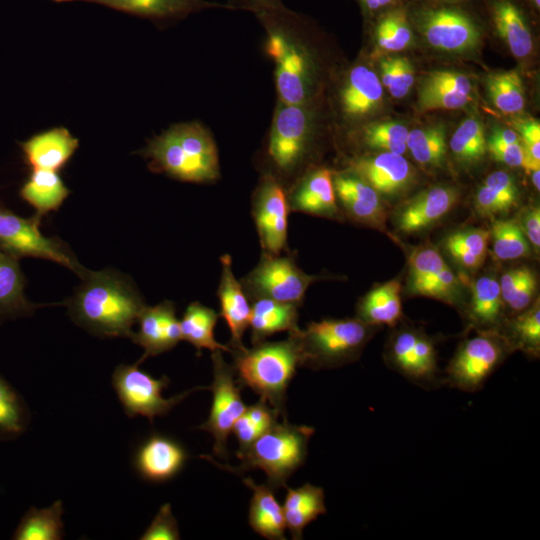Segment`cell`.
<instances>
[{
    "label": "cell",
    "mask_w": 540,
    "mask_h": 540,
    "mask_svg": "<svg viewBox=\"0 0 540 540\" xmlns=\"http://www.w3.org/2000/svg\"><path fill=\"white\" fill-rule=\"evenodd\" d=\"M514 206L515 204L511 201L483 184L478 188L475 195V209L483 217L505 214Z\"/></svg>",
    "instance_id": "f907efd6"
},
{
    "label": "cell",
    "mask_w": 540,
    "mask_h": 540,
    "mask_svg": "<svg viewBox=\"0 0 540 540\" xmlns=\"http://www.w3.org/2000/svg\"><path fill=\"white\" fill-rule=\"evenodd\" d=\"M290 209L285 189L272 175L263 177L252 204V215L264 253L279 255L287 248Z\"/></svg>",
    "instance_id": "4fadbf2b"
},
{
    "label": "cell",
    "mask_w": 540,
    "mask_h": 540,
    "mask_svg": "<svg viewBox=\"0 0 540 540\" xmlns=\"http://www.w3.org/2000/svg\"><path fill=\"white\" fill-rule=\"evenodd\" d=\"M140 153L150 160V170L180 181L210 183L219 177L215 142L198 123L172 126Z\"/></svg>",
    "instance_id": "7a4b0ae2"
},
{
    "label": "cell",
    "mask_w": 540,
    "mask_h": 540,
    "mask_svg": "<svg viewBox=\"0 0 540 540\" xmlns=\"http://www.w3.org/2000/svg\"><path fill=\"white\" fill-rule=\"evenodd\" d=\"M490 231L470 228L451 233L445 238L444 249L461 267L468 270L479 268L486 257Z\"/></svg>",
    "instance_id": "d590c367"
},
{
    "label": "cell",
    "mask_w": 540,
    "mask_h": 540,
    "mask_svg": "<svg viewBox=\"0 0 540 540\" xmlns=\"http://www.w3.org/2000/svg\"><path fill=\"white\" fill-rule=\"evenodd\" d=\"M532 178V183L534 187L539 190L540 189V170H535L530 173Z\"/></svg>",
    "instance_id": "be15d7a7"
},
{
    "label": "cell",
    "mask_w": 540,
    "mask_h": 540,
    "mask_svg": "<svg viewBox=\"0 0 540 540\" xmlns=\"http://www.w3.org/2000/svg\"><path fill=\"white\" fill-rule=\"evenodd\" d=\"M220 261L222 268L217 289L220 315L224 318L231 333L229 348L232 352L240 351L246 348L242 339L245 330L249 327L251 305L241 282L233 273L231 256L223 255Z\"/></svg>",
    "instance_id": "ffe728a7"
},
{
    "label": "cell",
    "mask_w": 540,
    "mask_h": 540,
    "mask_svg": "<svg viewBox=\"0 0 540 540\" xmlns=\"http://www.w3.org/2000/svg\"><path fill=\"white\" fill-rule=\"evenodd\" d=\"M287 488L282 505L286 528L292 539L302 538L304 528L327 512L325 495L321 487L306 483L298 488Z\"/></svg>",
    "instance_id": "83f0119b"
},
{
    "label": "cell",
    "mask_w": 540,
    "mask_h": 540,
    "mask_svg": "<svg viewBox=\"0 0 540 540\" xmlns=\"http://www.w3.org/2000/svg\"><path fill=\"white\" fill-rule=\"evenodd\" d=\"M454 157L463 164L480 161L487 151V140L482 123L470 117L463 120L450 139Z\"/></svg>",
    "instance_id": "7bdbcfd3"
},
{
    "label": "cell",
    "mask_w": 540,
    "mask_h": 540,
    "mask_svg": "<svg viewBox=\"0 0 540 540\" xmlns=\"http://www.w3.org/2000/svg\"><path fill=\"white\" fill-rule=\"evenodd\" d=\"M487 89L493 105L505 114H517L524 109L522 79L516 70L489 75Z\"/></svg>",
    "instance_id": "f35d334b"
},
{
    "label": "cell",
    "mask_w": 540,
    "mask_h": 540,
    "mask_svg": "<svg viewBox=\"0 0 540 540\" xmlns=\"http://www.w3.org/2000/svg\"><path fill=\"white\" fill-rule=\"evenodd\" d=\"M313 434L314 428L310 426L294 425L282 419L260 434L243 453L236 455L240 460L238 466L220 464L209 455L201 457L236 474L260 469L266 474L267 485L275 490L286 487L287 479L303 465Z\"/></svg>",
    "instance_id": "3957f363"
},
{
    "label": "cell",
    "mask_w": 540,
    "mask_h": 540,
    "mask_svg": "<svg viewBox=\"0 0 540 540\" xmlns=\"http://www.w3.org/2000/svg\"><path fill=\"white\" fill-rule=\"evenodd\" d=\"M408 129L398 122H380L364 130L365 143L374 149L403 155L407 149Z\"/></svg>",
    "instance_id": "f6af8a7d"
},
{
    "label": "cell",
    "mask_w": 540,
    "mask_h": 540,
    "mask_svg": "<svg viewBox=\"0 0 540 540\" xmlns=\"http://www.w3.org/2000/svg\"><path fill=\"white\" fill-rule=\"evenodd\" d=\"M493 255L499 260L529 257L531 244L515 220H495L490 230Z\"/></svg>",
    "instance_id": "60d3db41"
},
{
    "label": "cell",
    "mask_w": 540,
    "mask_h": 540,
    "mask_svg": "<svg viewBox=\"0 0 540 540\" xmlns=\"http://www.w3.org/2000/svg\"><path fill=\"white\" fill-rule=\"evenodd\" d=\"M213 382L209 389L213 400L208 419L197 429L213 436V452L227 459V439L235 421L245 412L247 406L242 400L238 380L233 366L222 357V351L211 352Z\"/></svg>",
    "instance_id": "8fae6325"
},
{
    "label": "cell",
    "mask_w": 540,
    "mask_h": 540,
    "mask_svg": "<svg viewBox=\"0 0 540 540\" xmlns=\"http://www.w3.org/2000/svg\"><path fill=\"white\" fill-rule=\"evenodd\" d=\"M54 2L60 3V2H71V1H85V2H91L96 3L97 0H53Z\"/></svg>",
    "instance_id": "003e7915"
},
{
    "label": "cell",
    "mask_w": 540,
    "mask_h": 540,
    "mask_svg": "<svg viewBox=\"0 0 540 540\" xmlns=\"http://www.w3.org/2000/svg\"><path fill=\"white\" fill-rule=\"evenodd\" d=\"M401 283L387 281L370 290L359 302L357 318L367 325L394 327L402 318Z\"/></svg>",
    "instance_id": "f1b7e54d"
},
{
    "label": "cell",
    "mask_w": 540,
    "mask_h": 540,
    "mask_svg": "<svg viewBox=\"0 0 540 540\" xmlns=\"http://www.w3.org/2000/svg\"><path fill=\"white\" fill-rule=\"evenodd\" d=\"M28 423L29 411L24 400L0 375V440L20 436Z\"/></svg>",
    "instance_id": "ab89813d"
},
{
    "label": "cell",
    "mask_w": 540,
    "mask_h": 540,
    "mask_svg": "<svg viewBox=\"0 0 540 540\" xmlns=\"http://www.w3.org/2000/svg\"><path fill=\"white\" fill-rule=\"evenodd\" d=\"M294 303L257 299L251 305L249 327L252 344L282 331L294 332L298 327V308Z\"/></svg>",
    "instance_id": "4316f807"
},
{
    "label": "cell",
    "mask_w": 540,
    "mask_h": 540,
    "mask_svg": "<svg viewBox=\"0 0 540 540\" xmlns=\"http://www.w3.org/2000/svg\"><path fill=\"white\" fill-rule=\"evenodd\" d=\"M231 354L238 382L265 399L286 419V391L299 366L294 340L288 336L283 341H262Z\"/></svg>",
    "instance_id": "277c9868"
},
{
    "label": "cell",
    "mask_w": 540,
    "mask_h": 540,
    "mask_svg": "<svg viewBox=\"0 0 540 540\" xmlns=\"http://www.w3.org/2000/svg\"><path fill=\"white\" fill-rule=\"evenodd\" d=\"M457 200L455 188L433 186L400 206L394 214V225L405 234L423 232L445 217Z\"/></svg>",
    "instance_id": "e0dca14e"
},
{
    "label": "cell",
    "mask_w": 540,
    "mask_h": 540,
    "mask_svg": "<svg viewBox=\"0 0 540 540\" xmlns=\"http://www.w3.org/2000/svg\"><path fill=\"white\" fill-rule=\"evenodd\" d=\"M319 278L305 273L291 255L262 252L257 265L240 282L252 301L270 299L301 305L307 289Z\"/></svg>",
    "instance_id": "ba28073f"
},
{
    "label": "cell",
    "mask_w": 540,
    "mask_h": 540,
    "mask_svg": "<svg viewBox=\"0 0 540 540\" xmlns=\"http://www.w3.org/2000/svg\"><path fill=\"white\" fill-rule=\"evenodd\" d=\"M423 87L445 88L459 92L471 94L472 86L469 78L455 71H434L431 72L422 83Z\"/></svg>",
    "instance_id": "816d5d0a"
},
{
    "label": "cell",
    "mask_w": 540,
    "mask_h": 540,
    "mask_svg": "<svg viewBox=\"0 0 540 540\" xmlns=\"http://www.w3.org/2000/svg\"><path fill=\"white\" fill-rule=\"evenodd\" d=\"M355 174L364 179L379 194L395 195L405 190L412 181L409 162L400 154L381 152L353 163Z\"/></svg>",
    "instance_id": "7402d4cb"
},
{
    "label": "cell",
    "mask_w": 540,
    "mask_h": 540,
    "mask_svg": "<svg viewBox=\"0 0 540 540\" xmlns=\"http://www.w3.org/2000/svg\"><path fill=\"white\" fill-rule=\"evenodd\" d=\"M137 323L138 330L132 331L130 338L144 350L138 364L148 357L171 350L182 340L180 323L171 301L165 300L154 306L146 305Z\"/></svg>",
    "instance_id": "2e32d148"
},
{
    "label": "cell",
    "mask_w": 540,
    "mask_h": 540,
    "mask_svg": "<svg viewBox=\"0 0 540 540\" xmlns=\"http://www.w3.org/2000/svg\"><path fill=\"white\" fill-rule=\"evenodd\" d=\"M490 138L507 144L521 142L520 136L515 131L506 128L496 129Z\"/></svg>",
    "instance_id": "94428289"
},
{
    "label": "cell",
    "mask_w": 540,
    "mask_h": 540,
    "mask_svg": "<svg viewBox=\"0 0 540 540\" xmlns=\"http://www.w3.org/2000/svg\"><path fill=\"white\" fill-rule=\"evenodd\" d=\"M510 348L520 349L538 357L540 352V306L537 300L520 312L509 324L508 334H502Z\"/></svg>",
    "instance_id": "74e56055"
},
{
    "label": "cell",
    "mask_w": 540,
    "mask_h": 540,
    "mask_svg": "<svg viewBox=\"0 0 540 540\" xmlns=\"http://www.w3.org/2000/svg\"><path fill=\"white\" fill-rule=\"evenodd\" d=\"M63 505L60 500L43 509L31 507L21 518L12 539L59 540L63 537Z\"/></svg>",
    "instance_id": "e575fe53"
},
{
    "label": "cell",
    "mask_w": 540,
    "mask_h": 540,
    "mask_svg": "<svg viewBox=\"0 0 540 540\" xmlns=\"http://www.w3.org/2000/svg\"><path fill=\"white\" fill-rule=\"evenodd\" d=\"M483 185L494 190L499 195L508 199L515 205L518 201V188L514 179L505 171H495L491 173L483 182Z\"/></svg>",
    "instance_id": "11a10c76"
},
{
    "label": "cell",
    "mask_w": 540,
    "mask_h": 540,
    "mask_svg": "<svg viewBox=\"0 0 540 540\" xmlns=\"http://www.w3.org/2000/svg\"><path fill=\"white\" fill-rule=\"evenodd\" d=\"M488 11L499 37L517 58L527 57L533 49L527 17L515 0H489Z\"/></svg>",
    "instance_id": "cb8c5ba5"
},
{
    "label": "cell",
    "mask_w": 540,
    "mask_h": 540,
    "mask_svg": "<svg viewBox=\"0 0 540 540\" xmlns=\"http://www.w3.org/2000/svg\"><path fill=\"white\" fill-rule=\"evenodd\" d=\"M425 1H437V2H448V3H463L470 0H425Z\"/></svg>",
    "instance_id": "03108f58"
},
{
    "label": "cell",
    "mask_w": 540,
    "mask_h": 540,
    "mask_svg": "<svg viewBox=\"0 0 540 540\" xmlns=\"http://www.w3.org/2000/svg\"><path fill=\"white\" fill-rule=\"evenodd\" d=\"M66 301L68 314L99 337H130L146 306L131 278L113 270L90 271Z\"/></svg>",
    "instance_id": "6da1fadb"
},
{
    "label": "cell",
    "mask_w": 540,
    "mask_h": 540,
    "mask_svg": "<svg viewBox=\"0 0 540 540\" xmlns=\"http://www.w3.org/2000/svg\"><path fill=\"white\" fill-rule=\"evenodd\" d=\"M20 145L32 170L58 171L70 160L79 141L66 128L56 127L36 134Z\"/></svg>",
    "instance_id": "603a6c76"
},
{
    "label": "cell",
    "mask_w": 540,
    "mask_h": 540,
    "mask_svg": "<svg viewBox=\"0 0 540 540\" xmlns=\"http://www.w3.org/2000/svg\"><path fill=\"white\" fill-rule=\"evenodd\" d=\"M527 2L536 10L540 9V0H527Z\"/></svg>",
    "instance_id": "e7e4bbea"
},
{
    "label": "cell",
    "mask_w": 540,
    "mask_h": 540,
    "mask_svg": "<svg viewBox=\"0 0 540 540\" xmlns=\"http://www.w3.org/2000/svg\"><path fill=\"white\" fill-rule=\"evenodd\" d=\"M231 432L234 433L239 445L236 455L243 453L262 434L245 412L235 421Z\"/></svg>",
    "instance_id": "9f6ffc18"
},
{
    "label": "cell",
    "mask_w": 540,
    "mask_h": 540,
    "mask_svg": "<svg viewBox=\"0 0 540 540\" xmlns=\"http://www.w3.org/2000/svg\"><path fill=\"white\" fill-rule=\"evenodd\" d=\"M503 303L499 281L490 275L478 278L472 286L469 308L471 322L480 328V331L499 332Z\"/></svg>",
    "instance_id": "d6a6232c"
},
{
    "label": "cell",
    "mask_w": 540,
    "mask_h": 540,
    "mask_svg": "<svg viewBox=\"0 0 540 540\" xmlns=\"http://www.w3.org/2000/svg\"><path fill=\"white\" fill-rule=\"evenodd\" d=\"M529 243L535 248L540 247V209L529 207L525 209L518 222Z\"/></svg>",
    "instance_id": "6f0895ef"
},
{
    "label": "cell",
    "mask_w": 540,
    "mask_h": 540,
    "mask_svg": "<svg viewBox=\"0 0 540 540\" xmlns=\"http://www.w3.org/2000/svg\"><path fill=\"white\" fill-rule=\"evenodd\" d=\"M382 86L374 71L364 65L355 66L349 72L341 93L345 113L358 117L374 110L382 100Z\"/></svg>",
    "instance_id": "4dcf8cb0"
},
{
    "label": "cell",
    "mask_w": 540,
    "mask_h": 540,
    "mask_svg": "<svg viewBox=\"0 0 540 540\" xmlns=\"http://www.w3.org/2000/svg\"><path fill=\"white\" fill-rule=\"evenodd\" d=\"M70 191L57 171L32 170L20 189L21 198L35 209L38 219L60 208Z\"/></svg>",
    "instance_id": "1f68e13d"
},
{
    "label": "cell",
    "mask_w": 540,
    "mask_h": 540,
    "mask_svg": "<svg viewBox=\"0 0 540 540\" xmlns=\"http://www.w3.org/2000/svg\"><path fill=\"white\" fill-rule=\"evenodd\" d=\"M287 198L290 212L330 219L340 216L333 173L327 168H318L308 173Z\"/></svg>",
    "instance_id": "44dd1931"
},
{
    "label": "cell",
    "mask_w": 540,
    "mask_h": 540,
    "mask_svg": "<svg viewBox=\"0 0 540 540\" xmlns=\"http://www.w3.org/2000/svg\"><path fill=\"white\" fill-rule=\"evenodd\" d=\"M187 459L185 449L177 441L160 434L145 439L134 455L138 474L150 482H165L176 476Z\"/></svg>",
    "instance_id": "ac0fdd59"
},
{
    "label": "cell",
    "mask_w": 540,
    "mask_h": 540,
    "mask_svg": "<svg viewBox=\"0 0 540 540\" xmlns=\"http://www.w3.org/2000/svg\"><path fill=\"white\" fill-rule=\"evenodd\" d=\"M336 197L346 214L354 221L383 229L386 221L380 194L357 174H340L334 178Z\"/></svg>",
    "instance_id": "d6986e66"
},
{
    "label": "cell",
    "mask_w": 540,
    "mask_h": 540,
    "mask_svg": "<svg viewBox=\"0 0 540 540\" xmlns=\"http://www.w3.org/2000/svg\"><path fill=\"white\" fill-rule=\"evenodd\" d=\"M461 285L458 277L445 264L422 289L420 295L441 300L451 305H457L460 298Z\"/></svg>",
    "instance_id": "7dc6e473"
},
{
    "label": "cell",
    "mask_w": 540,
    "mask_h": 540,
    "mask_svg": "<svg viewBox=\"0 0 540 540\" xmlns=\"http://www.w3.org/2000/svg\"><path fill=\"white\" fill-rule=\"evenodd\" d=\"M386 361L390 367L423 387L440 384L434 342L415 328L396 331L386 348Z\"/></svg>",
    "instance_id": "7c38bea8"
},
{
    "label": "cell",
    "mask_w": 540,
    "mask_h": 540,
    "mask_svg": "<svg viewBox=\"0 0 540 540\" xmlns=\"http://www.w3.org/2000/svg\"><path fill=\"white\" fill-rule=\"evenodd\" d=\"M310 133L309 115L301 105L283 104L277 110L269 139L271 161L281 171L290 173L305 156Z\"/></svg>",
    "instance_id": "5bb4252c"
},
{
    "label": "cell",
    "mask_w": 540,
    "mask_h": 540,
    "mask_svg": "<svg viewBox=\"0 0 540 540\" xmlns=\"http://www.w3.org/2000/svg\"><path fill=\"white\" fill-rule=\"evenodd\" d=\"M253 491L248 522L260 536L271 540L285 539V517L282 506L268 485H258L250 477L243 480Z\"/></svg>",
    "instance_id": "484cf974"
},
{
    "label": "cell",
    "mask_w": 540,
    "mask_h": 540,
    "mask_svg": "<svg viewBox=\"0 0 540 540\" xmlns=\"http://www.w3.org/2000/svg\"><path fill=\"white\" fill-rule=\"evenodd\" d=\"M487 149L493 157L511 167H523L525 151L522 142L507 144L490 138Z\"/></svg>",
    "instance_id": "db71d44e"
},
{
    "label": "cell",
    "mask_w": 540,
    "mask_h": 540,
    "mask_svg": "<svg viewBox=\"0 0 540 540\" xmlns=\"http://www.w3.org/2000/svg\"><path fill=\"white\" fill-rule=\"evenodd\" d=\"M96 4L151 19H177L213 7L233 8L205 0H97Z\"/></svg>",
    "instance_id": "f546056e"
},
{
    "label": "cell",
    "mask_w": 540,
    "mask_h": 540,
    "mask_svg": "<svg viewBox=\"0 0 540 540\" xmlns=\"http://www.w3.org/2000/svg\"><path fill=\"white\" fill-rule=\"evenodd\" d=\"M515 125L525 151L523 168L530 174L540 169V124L539 121L527 119L520 120Z\"/></svg>",
    "instance_id": "c3c4849f"
},
{
    "label": "cell",
    "mask_w": 540,
    "mask_h": 540,
    "mask_svg": "<svg viewBox=\"0 0 540 540\" xmlns=\"http://www.w3.org/2000/svg\"><path fill=\"white\" fill-rule=\"evenodd\" d=\"M40 222L36 216L23 218L0 204V251L18 260L23 257L50 260L83 278L88 269L62 240L44 236Z\"/></svg>",
    "instance_id": "52a82bcc"
},
{
    "label": "cell",
    "mask_w": 540,
    "mask_h": 540,
    "mask_svg": "<svg viewBox=\"0 0 540 540\" xmlns=\"http://www.w3.org/2000/svg\"><path fill=\"white\" fill-rule=\"evenodd\" d=\"M406 147L419 164L439 167L447 151L445 130L442 126L413 129L408 133Z\"/></svg>",
    "instance_id": "8d00e7d4"
},
{
    "label": "cell",
    "mask_w": 540,
    "mask_h": 540,
    "mask_svg": "<svg viewBox=\"0 0 540 540\" xmlns=\"http://www.w3.org/2000/svg\"><path fill=\"white\" fill-rule=\"evenodd\" d=\"M142 540H177L180 532L170 504L160 507L154 519L141 536Z\"/></svg>",
    "instance_id": "681fc988"
},
{
    "label": "cell",
    "mask_w": 540,
    "mask_h": 540,
    "mask_svg": "<svg viewBox=\"0 0 540 540\" xmlns=\"http://www.w3.org/2000/svg\"><path fill=\"white\" fill-rule=\"evenodd\" d=\"M169 383L166 376L156 379L141 370L138 363L120 364L112 374V386L126 415L143 416L151 422L155 417L166 415L191 392L209 389V387L199 386L171 398H164L162 391Z\"/></svg>",
    "instance_id": "30bf717a"
},
{
    "label": "cell",
    "mask_w": 540,
    "mask_h": 540,
    "mask_svg": "<svg viewBox=\"0 0 540 540\" xmlns=\"http://www.w3.org/2000/svg\"><path fill=\"white\" fill-rule=\"evenodd\" d=\"M446 264L441 254L433 247H419L409 256V282L411 294L420 295L422 289Z\"/></svg>",
    "instance_id": "ee69618b"
},
{
    "label": "cell",
    "mask_w": 540,
    "mask_h": 540,
    "mask_svg": "<svg viewBox=\"0 0 540 540\" xmlns=\"http://www.w3.org/2000/svg\"><path fill=\"white\" fill-rule=\"evenodd\" d=\"M503 302L513 311L522 312L527 309L537 289L535 273L522 266L505 272L499 281Z\"/></svg>",
    "instance_id": "b9f144b4"
},
{
    "label": "cell",
    "mask_w": 540,
    "mask_h": 540,
    "mask_svg": "<svg viewBox=\"0 0 540 540\" xmlns=\"http://www.w3.org/2000/svg\"><path fill=\"white\" fill-rule=\"evenodd\" d=\"M219 314L198 301L190 303L182 319L179 320L182 340L192 344L198 352L203 348L211 352L221 350L231 354L229 346L219 343L214 336V329Z\"/></svg>",
    "instance_id": "836d02e7"
},
{
    "label": "cell",
    "mask_w": 540,
    "mask_h": 540,
    "mask_svg": "<svg viewBox=\"0 0 540 540\" xmlns=\"http://www.w3.org/2000/svg\"><path fill=\"white\" fill-rule=\"evenodd\" d=\"M277 24L270 30L267 52L276 63V87L283 104L301 105L307 96L308 60Z\"/></svg>",
    "instance_id": "9a60e30c"
},
{
    "label": "cell",
    "mask_w": 540,
    "mask_h": 540,
    "mask_svg": "<svg viewBox=\"0 0 540 540\" xmlns=\"http://www.w3.org/2000/svg\"><path fill=\"white\" fill-rule=\"evenodd\" d=\"M510 351L500 332L480 331L459 345L446 367L443 383L464 392L478 391Z\"/></svg>",
    "instance_id": "9c48e42d"
},
{
    "label": "cell",
    "mask_w": 540,
    "mask_h": 540,
    "mask_svg": "<svg viewBox=\"0 0 540 540\" xmlns=\"http://www.w3.org/2000/svg\"><path fill=\"white\" fill-rule=\"evenodd\" d=\"M380 69H381V83L384 85L387 89L390 87L393 75H394V69H395V57H389L385 58L380 63Z\"/></svg>",
    "instance_id": "91938a15"
},
{
    "label": "cell",
    "mask_w": 540,
    "mask_h": 540,
    "mask_svg": "<svg viewBox=\"0 0 540 540\" xmlns=\"http://www.w3.org/2000/svg\"><path fill=\"white\" fill-rule=\"evenodd\" d=\"M374 332L375 327L358 318L323 319L289 336L296 344L299 366L328 369L356 360Z\"/></svg>",
    "instance_id": "5b68a950"
},
{
    "label": "cell",
    "mask_w": 540,
    "mask_h": 540,
    "mask_svg": "<svg viewBox=\"0 0 540 540\" xmlns=\"http://www.w3.org/2000/svg\"><path fill=\"white\" fill-rule=\"evenodd\" d=\"M368 14H379L396 6L404 5L403 0H358Z\"/></svg>",
    "instance_id": "680465c9"
},
{
    "label": "cell",
    "mask_w": 540,
    "mask_h": 540,
    "mask_svg": "<svg viewBox=\"0 0 540 540\" xmlns=\"http://www.w3.org/2000/svg\"><path fill=\"white\" fill-rule=\"evenodd\" d=\"M242 3V5L247 7H254V6H272L273 3L276 0H238Z\"/></svg>",
    "instance_id": "6125c7cd"
},
{
    "label": "cell",
    "mask_w": 540,
    "mask_h": 540,
    "mask_svg": "<svg viewBox=\"0 0 540 540\" xmlns=\"http://www.w3.org/2000/svg\"><path fill=\"white\" fill-rule=\"evenodd\" d=\"M418 100L422 111L455 110L466 106L472 97L456 90L421 86Z\"/></svg>",
    "instance_id": "bcb514c9"
},
{
    "label": "cell",
    "mask_w": 540,
    "mask_h": 540,
    "mask_svg": "<svg viewBox=\"0 0 540 540\" xmlns=\"http://www.w3.org/2000/svg\"><path fill=\"white\" fill-rule=\"evenodd\" d=\"M414 84V69L409 59L395 57L394 75L390 87L387 89L395 98H402L409 93Z\"/></svg>",
    "instance_id": "f5cc1de1"
},
{
    "label": "cell",
    "mask_w": 540,
    "mask_h": 540,
    "mask_svg": "<svg viewBox=\"0 0 540 540\" xmlns=\"http://www.w3.org/2000/svg\"><path fill=\"white\" fill-rule=\"evenodd\" d=\"M407 7L412 26L435 49L465 52L476 48L482 39V27L460 3L418 0Z\"/></svg>",
    "instance_id": "8992f818"
},
{
    "label": "cell",
    "mask_w": 540,
    "mask_h": 540,
    "mask_svg": "<svg viewBox=\"0 0 540 540\" xmlns=\"http://www.w3.org/2000/svg\"><path fill=\"white\" fill-rule=\"evenodd\" d=\"M42 306L27 298L19 260L0 251V323L29 316Z\"/></svg>",
    "instance_id": "d4e9b609"
}]
</instances>
